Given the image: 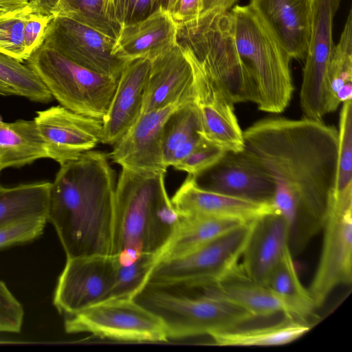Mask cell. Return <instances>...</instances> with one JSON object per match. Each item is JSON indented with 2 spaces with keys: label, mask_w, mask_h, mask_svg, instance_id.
<instances>
[{
  "label": "cell",
  "mask_w": 352,
  "mask_h": 352,
  "mask_svg": "<svg viewBox=\"0 0 352 352\" xmlns=\"http://www.w3.org/2000/svg\"><path fill=\"white\" fill-rule=\"evenodd\" d=\"M202 1H203V0H202Z\"/></svg>",
  "instance_id": "681fc988"
},
{
  "label": "cell",
  "mask_w": 352,
  "mask_h": 352,
  "mask_svg": "<svg viewBox=\"0 0 352 352\" xmlns=\"http://www.w3.org/2000/svg\"><path fill=\"white\" fill-rule=\"evenodd\" d=\"M57 15L69 17L115 40L120 30L111 0H60Z\"/></svg>",
  "instance_id": "d6a6232c"
},
{
  "label": "cell",
  "mask_w": 352,
  "mask_h": 352,
  "mask_svg": "<svg viewBox=\"0 0 352 352\" xmlns=\"http://www.w3.org/2000/svg\"><path fill=\"white\" fill-rule=\"evenodd\" d=\"M245 223L210 217H180L176 232L158 254L157 263L183 255Z\"/></svg>",
  "instance_id": "4316f807"
},
{
  "label": "cell",
  "mask_w": 352,
  "mask_h": 352,
  "mask_svg": "<svg viewBox=\"0 0 352 352\" xmlns=\"http://www.w3.org/2000/svg\"><path fill=\"white\" fill-rule=\"evenodd\" d=\"M192 66L177 45L151 60L142 100V113L172 104L195 101Z\"/></svg>",
  "instance_id": "e0dca14e"
},
{
  "label": "cell",
  "mask_w": 352,
  "mask_h": 352,
  "mask_svg": "<svg viewBox=\"0 0 352 352\" xmlns=\"http://www.w3.org/2000/svg\"><path fill=\"white\" fill-rule=\"evenodd\" d=\"M177 1V0H155L157 8H162L168 12H171Z\"/></svg>",
  "instance_id": "f6af8a7d"
},
{
  "label": "cell",
  "mask_w": 352,
  "mask_h": 352,
  "mask_svg": "<svg viewBox=\"0 0 352 352\" xmlns=\"http://www.w3.org/2000/svg\"><path fill=\"white\" fill-rule=\"evenodd\" d=\"M28 4V0H0V5L24 8Z\"/></svg>",
  "instance_id": "bcb514c9"
},
{
  "label": "cell",
  "mask_w": 352,
  "mask_h": 352,
  "mask_svg": "<svg viewBox=\"0 0 352 352\" xmlns=\"http://www.w3.org/2000/svg\"><path fill=\"white\" fill-rule=\"evenodd\" d=\"M108 158L85 152L60 165L51 182L47 221L67 258L111 254L116 185Z\"/></svg>",
  "instance_id": "7a4b0ae2"
},
{
  "label": "cell",
  "mask_w": 352,
  "mask_h": 352,
  "mask_svg": "<svg viewBox=\"0 0 352 352\" xmlns=\"http://www.w3.org/2000/svg\"><path fill=\"white\" fill-rule=\"evenodd\" d=\"M180 217H210L250 222L275 212L272 204L199 188L188 175L170 199Z\"/></svg>",
  "instance_id": "ffe728a7"
},
{
  "label": "cell",
  "mask_w": 352,
  "mask_h": 352,
  "mask_svg": "<svg viewBox=\"0 0 352 352\" xmlns=\"http://www.w3.org/2000/svg\"><path fill=\"white\" fill-rule=\"evenodd\" d=\"M265 285L286 300L300 318L307 320L316 308L308 289L299 278L290 247L271 272Z\"/></svg>",
  "instance_id": "f546056e"
},
{
  "label": "cell",
  "mask_w": 352,
  "mask_h": 352,
  "mask_svg": "<svg viewBox=\"0 0 352 352\" xmlns=\"http://www.w3.org/2000/svg\"><path fill=\"white\" fill-rule=\"evenodd\" d=\"M289 239L290 228L278 214L270 213L255 220L239 265L241 272L250 280L265 285L289 247Z\"/></svg>",
  "instance_id": "7402d4cb"
},
{
  "label": "cell",
  "mask_w": 352,
  "mask_h": 352,
  "mask_svg": "<svg viewBox=\"0 0 352 352\" xmlns=\"http://www.w3.org/2000/svg\"><path fill=\"white\" fill-rule=\"evenodd\" d=\"M181 104L143 113L127 132L113 145L108 157L115 163L141 175L166 174L162 138L170 114Z\"/></svg>",
  "instance_id": "9a60e30c"
},
{
  "label": "cell",
  "mask_w": 352,
  "mask_h": 352,
  "mask_svg": "<svg viewBox=\"0 0 352 352\" xmlns=\"http://www.w3.org/2000/svg\"><path fill=\"white\" fill-rule=\"evenodd\" d=\"M54 17L28 13L24 25V46L28 58L43 45L47 28Z\"/></svg>",
  "instance_id": "60d3db41"
},
{
  "label": "cell",
  "mask_w": 352,
  "mask_h": 352,
  "mask_svg": "<svg viewBox=\"0 0 352 352\" xmlns=\"http://www.w3.org/2000/svg\"><path fill=\"white\" fill-rule=\"evenodd\" d=\"M319 262L308 291L315 307L334 289L352 282V206H330L322 225Z\"/></svg>",
  "instance_id": "8fae6325"
},
{
  "label": "cell",
  "mask_w": 352,
  "mask_h": 352,
  "mask_svg": "<svg viewBox=\"0 0 352 352\" xmlns=\"http://www.w3.org/2000/svg\"><path fill=\"white\" fill-rule=\"evenodd\" d=\"M23 317V306L0 280V332L20 333Z\"/></svg>",
  "instance_id": "f35d334b"
},
{
  "label": "cell",
  "mask_w": 352,
  "mask_h": 352,
  "mask_svg": "<svg viewBox=\"0 0 352 352\" xmlns=\"http://www.w3.org/2000/svg\"><path fill=\"white\" fill-rule=\"evenodd\" d=\"M229 12L235 47L250 80L252 102L263 111L283 112L294 91L292 58L248 4Z\"/></svg>",
  "instance_id": "277c9868"
},
{
  "label": "cell",
  "mask_w": 352,
  "mask_h": 352,
  "mask_svg": "<svg viewBox=\"0 0 352 352\" xmlns=\"http://www.w3.org/2000/svg\"><path fill=\"white\" fill-rule=\"evenodd\" d=\"M311 327L307 320L291 316L273 325L217 332L210 337L223 346H270L291 343L306 334Z\"/></svg>",
  "instance_id": "484cf974"
},
{
  "label": "cell",
  "mask_w": 352,
  "mask_h": 352,
  "mask_svg": "<svg viewBox=\"0 0 352 352\" xmlns=\"http://www.w3.org/2000/svg\"><path fill=\"white\" fill-rule=\"evenodd\" d=\"M21 8H23L0 5V16L12 12L14 11H16V10L21 9Z\"/></svg>",
  "instance_id": "c3c4849f"
},
{
  "label": "cell",
  "mask_w": 352,
  "mask_h": 352,
  "mask_svg": "<svg viewBox=\"0 0 352 352\" xmlns=\"http://www.w3.org/2000/svg\"><path fill=\"white\" fill-rule=\"evenodd\" d=\"M67 333H88L101 338L133 342H167L162 320L133 298L105 300L65 316Z\"/></svg>",
  "instance_id": "9c48e42d"
},
{
  "label": "cell",
  "mask_w": 352,
  "mask_h": 352,
  "mask_svg": "<svg viewBox=\"0 0 352 352\" xmlns=\"http://www.w3.org/2000/svg\"><path fill=\"white\" fill-rule=\"evenodd\" d=\"M190 294L181 285L146 283L133 299L157 316L170 338H184L239 328L255 318L208 286Z\"/></svg>",
  "instance_id": "5b68a950"
},
{
  "label": "cell",
  "mask_w": 352,
  "mask_h": 352,
  "mask_svg": "<svg viewBox=\"0 0 352 352\" xmlns=\"http://www.w3.org/2000/svg\"><path fill=\"white\" fill-rule=\"evenodd\" d=\"M47 222L46 217H38L0 226V250L34 241L43 234Z\"/></svg>",
  "instance_id": "8d00e7d4"
},
{
  "label": "cell",
  "mask_w": 352,
  "mask_h": 352,
  "mask_svg": "<svg viewBox=\"0 0 352 352\" xmlns=\"http://www.w3.org/2000/svg\"><path fill=\"white\" fill-rule=\"evenodd\" d=\"M339 148L333 202L352 206V102L342 104L339 120Z\"/></svg>",
  "instance_id": "1f68e13d"
},
{
  "label": "cell",
  "mask_w": 352,
  "mask_h": 352,
  "mask_svg": "<svg viewBox=\"0 0 352 352\" xmlns=\"http://www.w3.org/2000/svg\"><path fill=\"white\" fill-rule=\"evenodd\" d=\"M151 60L128 61L118 77L107 113L102 120V144L113 145L142 114L143 94Z\"/></svg>",
  "instance_id": "44dd1931"
},
{
  "label": "cell",
  "mask_w": 352,
  "mask_h": 352,
  "mask_svg": "<svg viewBox=\"0 0 352 352\" xmlns=\"http://www.w3.org/2000/svg\"><path fill=\"white\" fill-rule=\"evenodd\" d=\"M29 12L26 6L0 16V54L21 63L28 59L24 46V25Z\"/></svg>",
  "instance_id": "d590c367"
},
{
  "label": "cell",
  "mask_w": 352,
  "mask_h": 352,
  "mask_svg": "<svg viewBox=\"0 0 352 352\" xmlns=\"http://www.w3.org/2000/svg\"><path fill=\"white\" fill-rule=\"evenodd\" d=\"M47 158L62 165L93 150L103 141V122L61 105L38 111L34 118Z\"/></svg>",
  "instance_id": "5bb4252c"
},
{
  "label": "cell",
  "mask_w": 352,
  "mask_h": 352,
  "mask_svg": "<svg viewBox=\"0 0 352 352\" xmlns=\"http://www.w3.org/2000/svg\"><path fill=\"white\" fill-rule=\"evenodd\" d=\"M208 287L217 294L249 311L255 318L276 314L300 318L286 300L267 285L248 278L241 272L240 267L222 282Z\"/></svg>",
  "instance_id": "cb8c5ba5"
},
{
  "label": "cell",
  "mask_w": 352,
  "mask_h": 352,
  "mask_svg": "<svg viewBox=\"0 0 352 352\" xmlns=\"http://www.w3.org/2000/svg\"><path fill=\"white\" fill-rule=\"evenodd\" d=\"M114 281L112 256L67 258L53 296V304L65 316L105 301Z\"/></svg>",
  "instance_id": "4fadbf2b"
},
{
  "label": "cell",
  "mask_w": 352,
  "mask_h": 352,
  "mask_svg": "<svg viewBox=\"0 0 352 352\" xmlns=\"http://www.w3.org/2000/svg\"><path fill=\"white\" fill-rule=\"evenodd\" d=\"M226 151L204 140L187 157L173 167L188 175H197L218 162Z\"/></svg>",
  "instance_id": "74e56055"
},
{
  "label": "cell",
  "mask_w": 352,
  "mask_h": 352,
  "mask_svg": "<svg viewBox=\"0 0 352 352\" xmlns=\"http://www.w3.org/2000/svg\"><path fill=\"white\" fill-rule=\"evenodd\" d=\"M352 97V10L334 46L327 78V113Z\"/></svg>",
  "instance_id": "f1b7e54d"
},
{
  "label": "cell",
  "mask_w": 352,
  "mask_h": 352,
  "mask_svg": "<svg viewBox=\"0 0 352 352\" xmlns=\"http://www.w3.org/2000/svg\"><path fill=\"white\" fill-rule=\"evenodd\" d=\"M42 158H47V154L34 120L6 122L0 114V172Z\"/></svg>",
  "instance_id": "d4e9b609"
},
{
  "label": "cell",
  "mask_w": 352,
  "mask_h": 352,
  "mask_svg": "<svg viewBox=\"0 0 352 352\" xmlns=\"http://www.w3.org/2000/svg\"><path fill=\"white\" fill-rule=\"evenodd\" d=\"M111 5L120 28L146 18L157 9L155 0H111Z\"/></svg>",
  "instance_id": "ab89813d"
},
{
  "label": "cell",
  "mask_w": 352,
  "mask_h": 352,
  "mask_svg": "<svg viewBox=\"0 0 352 352\" xmlns=\"http://www.w3.org/2000/svg\"><path fill=\"white\" fill-rule=\"evenodd\" d=\"M0 82L10 87L16 96L32 102L48 103L53 100L44 84L26 64L2 54Z\"/></svg>",
  "instance_id": "836d02e7"
},
{
  "label": "cell",
  "mask_w": 352,
  "mask_h": 352,
  "mask_svg": "<svg viewBox=\"0 0 352 352\" xmlns=\"http://www.w3.org/2000/svg\"><path fill=\"white\" fill-rule=\"evenodd\" d=\"M164 175L122 168L116 186L111 256L158 255L170 241L180 216L166 192Z\"/></svg>",
  "instance_id": "3957f363"
},
{
  "label": "cell",
  "mask_w": 352,
  "mask_h": 352,
  "mask_svg": "<svg viewBox=\"0 0 352 352\" xmlns=\"http://www.w3.org/2000/svg\"><path fill=\"white\" fill-rule=\"evenodd\" d=\"M237 1L238 0H203L202 11L201 14L206 12H229Z\"/></svg>",
  "instance_id": "ee69618b"
},
{
  "label": "cell",
  "mask_w": 352,
  "mask_h": 352,
  "mask_svg": "<svg viewBox=\"0 0 352 352\" xmlns=\"http://www.w3.org/2000/svg\"><path fill=\"white\" fill-rule=\"evenodd\" d=\"M342 0H314L302 69L300 104L305 118L322 120L327 113V72L335 44L333 25Z\"/></svg>",
  "instance_id": "30bf717a"
},
{
  "label": "cell",
  "mask_w": 352,
  "mask_h": 352,
  "mask_svg": "<svg viewBox=\"0 0 352 352\" xmlns=\"http://www.w3.org/2000/svg\"><path fill=\"white\" fill-rule=\"evenodd\" d=\"M243 133L242 152L272 179V206L290 228L292 254L322 230L333 201L338 131L322 120H259Z\"/></svg>",
  "instance_id": "6da1fadb"
},
{
  "label": "cell",
  "mask_w": 352,
  "mask_h": 352,
  "mask_svg": "<svg viewBox=\"0 0 352 352\" xmlns=\"http://www.w3.org/2000/svg\"><path fill=\"white\" fill-rule=\"evenodd\" d=\"M177 26V43L188 60L233 104L251 102L250 78L235 47L230 12L202 13Z\"/></svg>",
  "instance_id": "8992f818"
},
{
  "label": "cell",
  "mask_w": 352,
  "mask_h": 352,
  "mask_svg": "<svg viewBox=\"0 0 352 352\" xmlns=\"http://www.w3.org/2000/svg\"><path fill=\"white\" fill-rule=\"evenodd\" d=\"M190 175L201 189L272 204L275 192L274 181L242 151L226 152L211 167Z\"/></svg>",
  "instance_id": "2e32d148"
},
{
  "label": "cell",
  "mask_w": 352,
  "mask_h": 352,
  "mask_svg": "<svg viewBox=\"0 0 352 352\" xmlns=\"http://www.w3.org/2000/svg\"><path fill=\"white\" fill-rule=\"evenodd\" d=\"M202 0H177L170 12L176 24L198 17L202 11Z\"/></svg>",
  "instance_id": "b9f144b4"
},
{
  "label": "cell",
  "mask_w": 352,
  "mask_h": 352,
  "mask_svg": "<svg viewBox=\"0 0 352 352\" xmlns=\"http://www.w3.org/2000/svg\"><path fill=\"white\" fill-rule=\"evenodd\" d=\"M314 0H250L248 5L292 59L305 60Z\"/></svg>",
  "instance_id": "d6986e66"
},
{
  "label": "cell",
  "mask_w": 352,
  "mask_h": 352,
  "mask_svg": "<svg viewBox=\"0 0 352 352\" xmlns=\"http://www.w3.org/2000/svg\"><path fill=\"white\" fill-rule=\"evenodd\" d=\"M51 182H38L3 187L0 184V226L18 220L47 219Z\"/></svg>",
  "instance_id": "83f0119b"
},
{
  "label": "cell",
  "mask_w": 352,
  "mask_h": 352,
  "mask_svg": "<svg viewBox=\"0 0 352 352\" xmlns=\"http://www.w3.org/2000/svg\"><path fill=\"white\" fill-rule=\"evenodd\" d=\"M116 40L69 17L50 22L43 45L93 72L119 77L128 61L113 54Z\"/></svg>",
  "instance_id": "7c38bea8"
},
{
  "label": "cell",
  "mask_w": 352,
  "mask_h": 352,
  "mask_svg": "<svg viewBox=\"0 0 352 352\" xmlns=\"http://www.w3.org/2000/svg\"><path fill=\"white\" fill-rule=\"evenodd\" d=\"M114 260V281L106 300L133 298L146 285L157 261V254H140L133 257L112 256Z\"/></svg>",
  "instance_id": "4dcf8cb0"
},
{
  "label": "cell",
  "mask_w": 352,
  "mask_h": 352,
  "mask_svg": "<svg viewBox=\"0 0 352 352\" xmlns=\"http://www.w3.org/2000/svg\"><path fill=\"white\" fill-rule=\"evenodd\" d=\"M254 221L243 223L183 255L157 262L146 283L203 287L222 282L238 270Z\"/></svg>",
  "instance_id": "ba28073f"
},
{
  "label": "cell",
  "mask_w": 352,
  "mask_h": 352,
  "mask_svg": "<svg viewBox=\"0 0 352 352\" xmlns=\"http://www.w3.org/2000/svg\"><path fill=\"white\" fill-rule=\"evenodd\" d=\"M177 32L170 12L158 8L146 18L120 28L113 54L125 61L152 60L177 45Z\"/></svg>",
  "instance_id": "603a6c76"
},
{
  "label": "cell",
  "mask_w": 352,
  "mask_h": 352,
  "mask_svg": "<svg viewBox=\"0 0 352 352\" xmlns=\"http://www.w3.org/2000/svg\"><path fill=\"white\" fill-rule=\"evenodd\" d=\"M191 65L195 74V102L201 123L199 134L226 152H241L244 148L243 133L234 113V104L214 83Z\"/></svg>",
  "instance_id": "ac0fdd59"
},
{
  "label": "cell",
  "mask_w": 352,
  "mask_h": 352,
  "mask_svg": "<svg viewBox=\"0 0 352 352\" xmlns=\"http://www.w3.org/2000/svg\"><path fill=\"white\" fill-rule=\"evenodd\" d=\"M14 95H15L14 92L10 87L0 82V96H8Z\"/></svg>",
  "instance_id": "7dc6e473"
},
{
  "label": "cell",
  "mask_w": 352,
  "mask_h": 352,
  "mask_svg": "<svg viewBox=\"0 0 352 352\" xmlns=\"http://www.w3.org/2000/svg\"><path fill=\"white\" fill-rule=\"evenodd\" d=\"M60 0H28V7L31 13L56 16Z\"/></svg>",
  "instance_id": "7bdbcfd3"
},
{
  "label": "cell",
  "mask_w": 352,
  "mask_h": 352,
  "mask_svg": "<svg viewBox=\"0 0 352 352\" xmlns=\"http://www.w3.org/2000/svg\"><path fill=\"white\" fill-rule=\"evenodd\" d=\"M200 130L199 113L195 102L179 105L168 117L164 127L162 146L164 162L175 148L200 135Z\"/></svg>",
  "instance_id": "e575fe53"
},
{
  "label": "cell",
  "mask_w": 352,
  "mask_h": 352,
  "mask_svg": "<svg viewBox=\"0 0 352 352\" xmlns=\"http://www.w3.org/2000/svg\"><path fill=\"white\" fill-rule=\"evenodd\" d=\"M60 105L103 120L118 78L101 74L72 61L43 44L25 60Z\"/></svg>",
  "instance_id": "52a82bcc"
}]
</instances>
